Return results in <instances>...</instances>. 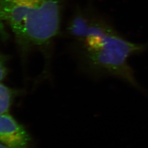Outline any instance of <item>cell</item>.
I'll list each match as a JSON object with an SVG mask.
<instances>
[{"instance_id": "52a82bcc", "label": "cell", "mask_w": 148, "mask_h": 148, "mask_svg": "<svg viewBox=\"0 0 148 148\" xmlns=\"http://www.w3.org/2000/svg\"><path fill=\"white\" fill-rule=\"evenodd\" d=\"M0 148H11L7 145H5L3 143H0Z\"/></svg>"}, {"instance_id": "277c9868", "label": "cell", "mask_w": 148, "mask_h": 148, "mask_svg": "<svg viewBox=\"0 0 148 148\" xmlns=\"http://www.w3.org/2000/svg\"><path fill=\"white\" fill-rule=\"evenodd\" d=\"M13 96L12 90L0 83V114H9Z\"/></svg>"}, {"instance_id": "5b68a950", "label": "cell", "mask_w": 148, "mask_h": 148, "mask_svg": "<svg viewBox=\"0 0 148 148\" xmlns=\"http://www.w3.org/2000/svg\"><path fill=\"white\" fill-rule=\"evenodd\" d=\"M7 73V69L5 65V59L1 54H0V82L5 79Z\"/></svg>"}, {"instance_id": "7a4b0ae2", "label": "cell", "mask_w": 148, "mask_h": 148, "mask_svg": "<svg viewBox=\"0 0 148 148\" xmlns=\"http://www.w3.org/2000/svg\"><path fill=\"white\" fill-rule=\"evenodd\" d=\"M63 1L0 0V11L20 41L41 46L58 34Z\"/></svg>"}, {"instance_id": "6da1fadb", "label": "cell", "mask_w": 148, "mask_h": 148, "mask_svg": "<svg viewBox=\"0 0 148 148\" xmlns=\"http://www.w3.org/2000/svg\"><path fill=\"white\" fill-rule=\"evenodd\" d=\"M79 41L86 68L93 78L116 77L145 93L136 79L128 59L143 53L148 47V43L130 41L109 24L96 18H92L85 36Z\"/></svg>"}, {"instance_id": "8992f818", "label": "cell", "mask_w": 148, "mask_h": 148, "mask_svg": "<svg viewBox=\"0 0 148 148\" xmlns=\"http://www.w3.org/2000/svg\"><path fill=\"white\" fill-rule=\"evenodd\" d=\"M5 22L2 15L1 12L0 11V36L2 35L5 32Z\"/></svg>"}, {"instance_id": "3957f363", "label": "cell", "mask_w": 148, "mask_h": 148, "mask_svg": "<svg viewBox=\"0 0 148 148\" xmlns=\"http://www.w3.org/2000/svg\"><path fill=\"white\" fill-rule=\"evenodd\" d=\"M30 141L21 125L9 114H0V143L11 148H29Z\"/></svg>"}]
</instances>
